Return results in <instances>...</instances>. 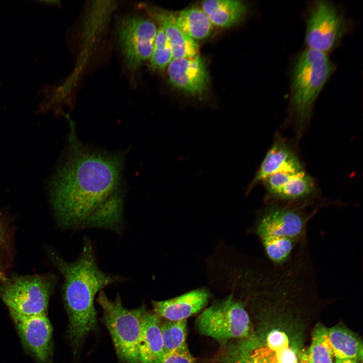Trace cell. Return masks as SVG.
<instances>
[{
	"mask_svg": "<svg viewBox=\"0 0 363 363\" xmlns=\"http://www.w3.org/2000/svg\"><path fill=\"white\" fill-rule=\"evenodd\" d=\"M157 29L147 19L129 16L118 25V41L126 62L133 71L150 58Z\"/></svg>",
	"mask_w": 363,
	"mask_h": 363,
	"instance_id": "obj_9",
	"label": "cell"
},
{
	"mask_svg": "<svg viewBox=\"0 0 363 363\" xmlns=\"http://www.w3.org/2000/svg\"><path fill=\"white\" fill-rule=\"evenodd\" d=\"M170 84L193 97L201 98L209 86L205 60L199 54L191 58H173L167 66Z\"/></svg>",
	"mask_w": 363,
	"mask_h": 363,
	"instance_id": "obj_11",
	"label": "cell"
},
{
	"mask_svg": "<svg viewBox=\"0 0 363 363\" xmlns=\"http://www.w3.org/2000/svg\"><path fill=\"white\" fill-rule=\"evenodd\" d=\"M97 302L101 307L106 326L111 335L118 358L126 363H140L139 341L145 306L128 309L117 294L114 300L101 290Z\"/></svg>",
	"mask_w": 363,
	"mask_h": 363,
	"instance_id": "obj_4",
	"label": "cell"
},
{
	"mask_svg": "<svg viewBox=\"0 0 363 363\" xmlns=\"http://www.w3.org/2000/svg\"><path fill=\"white\" fill-rule=\"evenodd\" d=\"M150 66L153 70H162L168 66L173 58L170 45L161 28L157 30Z\"/></svg>",
	"mask_w": 363,
	"mask_h": 363,
	"instance_id": "obj_23",
	"label": "cell"
},
{
	"mask_svg": "<svg viewBox=\"0 0 363 363\" xmlns=\"http://www.w3.org/2000/svg\"><path fill=\"white\" fill-rule=\"evenodd\" d=\"M202 335L225 343L232 339L249 336L250 318L244 305L229 296L203 311L196 320Z\"/></svg>",
	"mask_w": 363,
	"mask_h": 363,
	"instance_id": "obj_5",
	"label": "cell"
},
{
	"mask_svg": "<svg viewBox=\"0 0 363 363\" xmlns=\"http://www.w3.org/2000/svg\"><path fill=\"white\" fill-rule=\"evenodd\" d=\"M266 342V345L274 351L281 363H298L295 353L288 346L285 333L273 330L267 336Z\"/></svg>",
	"mask_w": 363,
	"mask_h": 363,
	"instance_id": "obj_24",
	"label": "cell"
},
{
	"mask_svg": "<svg viewBox=\"0 0 363 363\" xmlns=\"http://www.w3.org/2000/svg\"><path fill=\"white\" fill-rule=\"evenodd\" d=\"M55 259L65 279L63 297L69 317L68 336L73 345L77 347L96 328L95 295L105 287L117 282L119 278L100 270L89 240L85 241L77 260L68 262L58 257Z\"/></svg>",
	"mask_w": 363,
	"mask_h": 363,
	"instance_id": "obj_2",
	"label": "cell"
},
{
	"mask_svg": "<svg viewBox=\"0 0 363 363\" xmlns=\"http://www.w3.org/2000/svg\"><path fill=\"white\" fill-rule=\"evenodd\" d=\"M314 190V180L302 170L293 173L273 198L282 201H298L309 197Z\"/></svg>",
	"mask_w": 363,
	"mask_h": 363,
	"instance_id": "obj_20",
	"label": "cell"
},
{
	"mask_svg": "<svg viewBox=\"0 0 363 363\" xmlns=\"http://www.w3.org/2000/svg\"><path fill=\"white\" fill-rule=\"evenodd\" d=\"M0 279L2 280H3L4 281H5L7 280V279L5 277V276L3 275L2 273L0 272Z\"/></svg>",
	"mask_w": 363,
	"mask_h": 363,
	"instance_id": "obj_27",
	"label": "cell"
},
{
	"mask_svg": "<svg viewBox=\"0 0 363 363\" xmlns=\"http://www.w3.org/2000/svg\"><path fill=\"white\" fill-rule=\"evenodd\" d=\"M163 354L160 317L147 312L142 321L139 341L140 363H160Z\"/></svg>",
	"mask_w": 363,
	"mask_h": 363,
	"instance_id": "obj_16",
	"label": "cell"
},
{
	"mask_svg": "<svg viewBox=\"0 0 363 363\" xmlns=\"http://www.w3.org/2000/svg\"><path fill=\"white\" fill-rule=\"evenodd\" d=\"M346 22L335 6L326 1L313 4L306 24L305 41L308 48L326 53L334 49L346 30Z\"/></svg>",
	"mask_w": 363,
	"mask_h": 363,
	"instance_id": "obj_8",
	"label": "cell"
},
{
	"mask_svg": "<svg viewBox=\"0 0 363 363\" xmlns=\"http://www.w3.org/2000/svg\"><path fill=\"white\" fill-rule=\"evenodd\" d=\"M65 164L54 181L52 201L65 227L118 230L123 219L122 154L89 149L73 137Z\"/></svg>",
	"mask_w": 363,
	"mask_h": 363,
	"instance_id": "obj_1",
	"label": "cell"
},
{
	"mask_svg": "<svg viewBox=\"0 0 363 363\" xmlns=\"http://www.w3.org/2000/svg\"><path fill=\"white\" fill-rule=\"evenodd\" d=\"M143 8L163 29L171 48L173 58H191L199 54L198 44L178 27L173 13L146 5Z\"/></svg>",
	"mask_w": 363,
	"mask_h": 363,
	"instance_id": "obj_14",
	"label": "cell"
},
{
	"mask_svg": "<svg viewBox=\"0 0 363 363\" xmlns=\"http://www.w3.org/2000/svg\"><path fill=\"white\" fill-rule=\"evenodd\" d=\"M164 354L187 347V320H166L161 324Z\"/></svg>",
	"mask_w": 363,
	"mask_h": 363,
	"instance_id": "obj_21",
	"label": "cell"
},
{
	"mask_svg": "<svg viewBox=\"0 0 363 363\" xmlns=\"http://www.w3.org/2000/svg\"><path fill=\"white\" fill-rule=\"evenodd\" d=\"M214 363H281L275 353L254 339H242L231 344Z\"/></svg>",
	"mask_w": 363,
	"mask_h": 363,
	"instance_id": "obj_15",
	"label": "cell"
},
{
	"mask_svg": "<svg viewBox=\"0 0 363 363\" xmlns=\"http://www.w3.org/2000/svg\"><path fill=\"white\" fill-rule=\"evenodd\" d=\"M312 215L305 212L302 205H286L269 202L257 220L255 232L259 238H286L300 245H305L307 226Z\"/></svg>",
	"mask_w": 363,
	"mask_h": 363,
	"instance_id": "obj_6",
	"label": "cell"
},
{
	"mask_svg": "<svg viewBox=\"0 0 363 363\" xmlns=\"http://www.w3.org/2000/svg\"><path fill=\"white\" fill-rule=\"evenodd\" d=\"M334 70L326 53L308 48L296 57L291 73L290 106L299 130L310 118L316 100Z\"/></svg>",
	"mask_w": 363,
	"mask_h": 363,
	"instance_id": "obj_3",
	"label": "cell"
},
{
	"mask_svg": "<svg viewBox=\"0 0 363 363\" xmlns=\"http://www.w3.org/2000/svg\"><path fill=\"white\" fill-rule=\"evenodd\" d=\"M208 291L204 288L188 292L171 299L153 301L154 313L169 321L186 320L207 305Z\"/></svg>",
	"mask_w": 363,
	"mask_h": 363,
	"instance_id": "obj_13",
	"label": "cell"
},
{
	"mask_svg": "<svg viewBox=\"0 0 363 363\" xmlns=\"http://www.w3.org/2000/svg\"><path fill=\"white\" fill-rule=\"evenodd\" d=\"M327 336L335 358L356 361L361 358L362 344L351 331L334 326L327 329Z\"/></svg>",
	"mask_w": 363,
	"mask_h": 363,
	"instance_id": "obj_19",
	"label": "cell"
},
{
	"mask_svg": "<svg viewBox=\"0 0 363 363\" xmlns=\"http://www.w3.org/2000/svg\"><path fill=\"white\" fill-rule=\"evenodd\" d=\"M52 283L38 276L20 277L0 284V298L9 310L25 316L47 314Z\"/></svg>",
	"mask_w": 363,
	"mask_h": 363,
	"instance_id": "obj_7",
	"label": "cell"
},
{
	"mask_svg": "<svg viewBox=\"0 0 363 363\" xmlns=\"http://www.w3.org/2000/svg\"><path fill=\"white\" fill-rule=\"evenodd\" d=\"M201 5L212 25L221 28L239 24L247 12V5L238 0H208L202 2Z\"/></svg>",
	"mask_w": 363,
	"mask_h": 363,
	"instance_id": "obj_17",
	"label": "cell"
},
{
	"mask_svg": "<svg viewBox=\"0 0 363 363\" xmlns=\"http://www.w3.org/2000/svg\"><path fill=\"white\" fill-rule=\"evenodd\" d=\"M333 352L327 336V329L317 326L313 334L309 363H333Z\"/></svg>",
	"mask_w": 363,
	"mask_h": 363,
	"instance_id": "obj_22",
	"label": "cell"
},
{
	"mask_svg": "<svg viewBox=\"0 0 363 363\" xmlns=\"http://www.w3.org/2000/svg\"><path fill=\"white\" fill-rule=\"evenodd\" d=\"M9 312L25 350L36 363H52V328L47 314L25 316Z\"/></svg>",
	"mask_w": 363,
	"mask_h": 363,
	"instance_id": "obj_10",
	"label": "cell"
},
{
	"mask_svg": "<svg viewBox=\"0 0 363 363\" xmlns=\"http://www.w3.org/2000/svg\"><path fill=\"white\" fill-rule=\"evenodd\" d=\"M0 231H1V228H0Z\"/></svg>",
	"mask_w": 363,
	"mask_h": 363,
	"instance_id": "obj_28",
	"label": "cell"
},
{
	"mask_svg": "<svg viewBox=\"0 0 363 363\" xmlns=\"http://www.w3.org/2000/svg\"><path fill=\"white\" fill-rule=\"evenodd\" d=\"M302 170L301 165L293 151L282 140L278 139L267 152L247 188V193L271 175L280 172L295 173Z\"/></svg>",
	"mask_w": 363,
	"mask_h": 363,
	"instance_id": "obj_12",
	"label": "cell"
},
{
	"mask_svg": "<svg viewBox=\"0 0 363 363\" xmlns=\"http://www.w3.org/2000/svg\"><path fill=\"white\" fill-rule=\"evenodd\" d=\"M160 363H196L188 347L164 354Z\"/></svg>",
	"mask_w": 363,
	"mask_h": 363,
	"instance_id": "obj_25",
	"label": "cell"
},
{
	"mask_svg": "<svg viewBox=\"0 0 363 363\" xmlns=\"http://www.w3.org/2000/svg\"><path fill=\"white\" fill-rule=\"evenodd\" d=\"M178 27L195 41L208 37L212 29V24L201 9L193 7L174 14Z\"/></svg>",
	"mask_w": 363,
	"mask_h": 363,
	"instance_id": "obj_18",
	"label": "cell"
},
{
	"mask_svg": "<svg viewBox=\"0 0 363 363\" xmlns=\"http://www.w3.org/2000/svg\"><path fill=\"white\" fill-rule=\"evenodd\" d=\"M335 363H357V362L353 359L336 358Z\"/></svg>",
	"mask_w": 363,
	"mask_h": 363,
	"instance_id": "obj_26",
	"label": "cell"
}]
</instances>
